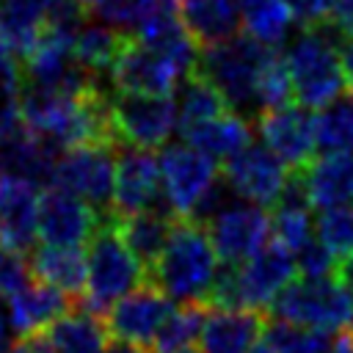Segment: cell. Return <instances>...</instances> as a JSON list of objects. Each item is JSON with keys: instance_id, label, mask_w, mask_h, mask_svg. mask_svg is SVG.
I'll list each match as a JSON object with an SVG mask.
<instances>
[{"instance_id": "1", "label": "cell", "mask_w": 353, "mask_h": 353, "mask_svg": "<svg viewBox=\"0 0 353 353\" xmlns=\"http://www.w3.org/2000/svg\"><path fill=\"white\" fill-rule=\"evenodd\" d=\"M218 270V254L212 248L207 226L176 218L157 265L146 276V284H154L171 301L204 306Z\"/></svg>"}, {"instance_id": "2", "label": "cell", "mask_w": 353, "mask_h": 353, "mask_svg": "<svg viewBox=\"0 0 353 353\" xmlns=\"http://www.w3.org/2000/svg\"><path fill=\"white\" fill-rule=\"evenodd\" d=\"M88 279L80 298V309L99 317L108 314L121 298L146 284V268L124 245L119 234V218L102 215L97 234L88 243Z\"/></svg>"}, {"instance_id": "3", "label": "cell", "mask_w": 353, "mask_h": 353, "mask_svg": "<svg viewBox=\"0 0 353 353\" xmlns=\"http://www.w3.org/2000/svg\"><path fill=\"white\" fill-rule=\"evenodd\" d=\"M273 55L276 50L259 44L251 36H234L223 44L204 47L199 55L196 72L218 88V94L223 97L232 113L237 116L248 113L256 121L259 119V105H256L259 77Z\"/></svg>"}, {"instance_id": "4", "label": "cell", "mask_w": 353, "mask_h": 353, "mask_svg": "<svg viewBox=\"0 0 353 353\" xmlns=\"http://www.w3.org/2000/svg\"><path fill=\"white\" fill-rule=\"evenodd\" d=\"M284 63L290 72L292 94L301 108L323 110L336 97H342V52L320 30H303L290 44Z\"/></svg>"}, {"instance_id": "5", "label": "cell", "mask_w": 353, "mask_h": 353, "mask_svg": "<svg viewBox=\"0 0 353 353\" xmlns=\"http://www.w3.org/2000/svg\"><path fill=\"white\" fill-rule=\"evenodd\" d=\"M273 317L312 331H339L353 325V290L334 279L292 281L270 306Z\"/></svg>"}, {"instance_id": "6", "label": "cell", "mask_w": 353, "mask_h": 353, "mask_svg": "<svg viewBox=\"0 0 353 353\" xmlns=\"http://www.w3.org/2000/svg\"><path fill=\"white\" fill-rule=\"evenodd\" d=\"M116 157H119V146L69 149L61 154L50 188H63L77 199H83L85 204H91L99 215H110L113 188H116Z\"/></svg>"}, {"instance_id": "7", "label": "cell", "mask_w": 353, "mask_h": 353, "mask_svg": "<svg viewBox=\"0 0 353 353\" xmlns=\"http://www.w3.org/2000/svg\"><path fill=\"white\" fill-rule=\"evenodd\" d=\"M110 119L119 143L132 149H165L171 132L179 127V110L171 97L116 94L110 97Z\"/></svg>"}, {"instance_id": "8", "label": "cell", "mask_w": 353, "mask_h": 353, "mask_svg": "<svg viewBox=\"0 0 353 353\" xmlns=\"http://www.w3.org/2000/svg\"><path fill=\"white\" fill-rule=\"evenodd\" d=\"M295 254L281 243H268L248 262L232 268V301L234 309L262 312L273 306V301L295 281Z\"/></svg>"}, {"instance_id": "9", "label": "cell", "mask_w": 353, "mask_h": 353, "mask_svg": "<svg viewBox=\"0 0 353 353\" xmlns=\"http://www.w3.org/2000/svg\"><path fill=\"white\" fill-rule=\"evenodd\" d=\"M163 190L176 218H190L218 185V165L188 143H168L160 152Z\"/></svg>"}, {"instance_id": "10", "label": "cell", "mask_w": 353, "mask_h": 353, "mask_svg": "<svg viewBox=\"0 0 353 353\" xmlns=\"http://www.w3.org/2000/svg\"><path fill=\"white\" fill-rule=\"evenodd\" d=\"M113 212H116V218H132V215H143V212L174 215L168 201H165L160 157L154 152L132 149V146L119 149Z\"/></svg>"}, {"instance_id": "11", "label": "cell", "mask_w": 353, "mask_h": 353, "mask_svg": "<svg viewBox=\"0 0 353 353\" xmlns=\"http://www.w3.org/2000/svg\"><path fill=\"white\" fill-rule=\"evenodd\" d=\"M212 248L223 265H243L254 254H259L268 245V237L273 232V218L248 201L226 204L210 223H207Z\"/></svg>"}, {"instance_id": "12", "label": "cell", "mask_w": 353, "mask_h": 353, "mask_svg": "<svg viewBox=\"0 0 353 353\" xmlns=\"http://www.w3.org/2000/svg\"><path fill=\"white\" fill-rule=\"evenodd\" d=\"M108 77L116 94H141V97H168L185 80V74L168 58H163L157 50L146 47L135 36H127Z\"/></svg>"}, {"instance_id": "13", "label": "cell", "mask_w": 353, "mask_h": 353, "mask_svg": "<svg viewBox=\"0 0 353 353\" xmlns=\"http://www.w3.org/2000/svg\"><path fill=\"white\" fill-rule=\"evenodd\" d=\"M256 132L262 146H268L290 171H303L317 152V113L287 105L268 110L256 119Z\"/></svg>"}, {"instance_id": "14", "label": "cell", "mask_w": 353, "mask_h": 353, "mask_svg": "<svg viewBox=\"0 0 353 353\" xmlns=\"http://www.w3.org/2000/svg\"><path fill=\"white\" fill-rule=\"evenodd\" d=\"M102 215L63 188H44L39 199V237L44 245L80 248L91 243Z\"/></svg>"}, {"instance_id": "15", "label": "cell", "mask_w": 353, "mask_h": 353, "mask_svg": "<svg viewBox=\"0 0 353 353\" xmlns=\"http://www.w3.org/2000/svg\"><path fill=\"white\" fill-rule=\"evenodd\" d=\"M290 179L287 165L262 143H251L245 152L223 165V182L232 193L256 207H276Z\"/></svg>"}, {"instance_id": "16", "label": "cell", "mask_w": 353, "mask_h": 353, "mask_svg": "<svg viewBox=\"0 0 353 353\" xmlns=\"http://www.w3.org/2000/svg\"><path fill=\"white\" fill-rule=\"evenodd\" d=\"M174 309L176 306L165 292H160L154 284H143L108 312V328L113 339L152 347Z\"/></svg>"}, {"instance_id": "17", "label": "cell", "mask_w": 353, "mask_h": 353, "mask_svg": "<svg viewBox=\"0 0 353 353\" xmlns=\"http://www.w3.org/2000/svg\"><path fill=\"white\" fill-rule=\"evenodd\" d=\"M39 185L0 176V245L25 259L39 237Z\"/></svg>"}, {"instance_id": "18", "label": "cell", "mask_w": 353, "mask_h": 353, "mask_svg": "<svg viewBox=\"0 0 353 353\" xmlns=\"http://www.w3.org/2000/svg\"><path fill=\"white\" fill-rule=\"evenodd\" d=\"M265 314L251 309H207L201 353H251L265 334Z\"/></svg>"}, {"instance_id": "19", "label": "cell", "mask_w": 353, "mask_h": 353, "mask_svg": "<svg viewBox=\"0 0 353 353\" xmlns=\"http://www.w3.org/2000/svg\"><path fill=\"white\" fill-rule=\"evenodd\" d=\"M69 309V295L30 279L25 287L8 295V323L19 339H30L47 331L55 320H61Z\"/></svg>"}, {"instance_id": "20", "label": "cell", "mask_w": 353, "mask_h": 353, "mask_svg": "<svg viewBox=\"0 0 353 353\" xmlns=\"http://www.w3.org/2000/svg\"><path fill=\"white\" fill-rule=\"evenodd\" d=\"M33 353H105L108 336L99 317L85 309H72L61 320H55L47 331L25 339Z\"/></svg>"}, {"instance_id": "21", "label": "cell", "mask_w": 353, "mask_h": 353, "mask_svg": "<svg viewBox=\"0 0 353 353\" xmlns=\"http://www.w3.org/2000/svg\"><path fill=\"white\" fill-rule=\"evenodd\" d=\"M312 207L336 210L353 204V152H331L312 160L303 171Z\"/></svg>"}, {"instance_id": "22", "label": "cell", "mask_w": 353, "mask_h": 353, "mask_svg": "<svg viewBox=\"0 0 353 353\" xmlns=\"http://www.w3.org/2000/svg\"><path fill=\"white\" fill-rule=\"evenodd\" d=\"M179 19L201 50L240 36L237 0H179Z\"/></svg>"}, {"instance_id": "23", "label": "cell", "mask_w": 353, "mask_h": 353, "mask_svg": "<svg viewBox=\"0 0 353 353\" xmlns=\"http://www.w3.org/2000/svg\"><path fill=\"white\" fill-rule=\"evenodd\" d=\"M30 279L55 287L63 295L83 298L85 279H88V256L83 248H58V245H39L28 259Z\"/></svg>"}, {"instance_id": "24", "label": "cell", "mask_w": 353, "mask_h": 353, "mask_svg": "<svg viewBox=\"0 0 353 353\" xmlns=\"http://www.w3.org/2000/svg\"><path fill=\"white\" fill-rule=\"evenodd\" d=\"M182 135H185L188 146L199 149L201 154H207L212 160H226V163L254 143L251 124L232 110H226L204 124H196V127L185 130Z\"/></svg>"}, {"instance_id": "25", "label": "cell", "mask_w": 353, "mask_h": 353, "mask_svg": "<svg viewBox=\"0 0 353 353\" xmlns=\"http://www.w3.org/2000/svg\"><path fill=\"white\" fill-rule=\"evenodd\" d=\"M52 0H0V44L25 58L47 30V8Z\"/></svg>"}, {"instance_id": "26", "label": "cell", "mask_w": 353, "mask_h": 353, "mask_svg": "<svg viewBox=\"0 0 353 353\" xmlns=\"http://www.w3.org/2000/svg\"><path fill=\"white\" fill-rule=\"evenodd\" d=\"M174 215H163V212H143V215H132V218H119V234L124 240V245L138 256V262L149 270L157 265L171 229H174Z\"/></svg>"}, {"instance_id": "27", "label": "cell", "mask_w": 353, "mask_h": 353, "mask_svg": "<svg viewBox=\"0 0 353 353\" xmlns=\"http://www.w3.org/2000/svg\"><path fill=\"white\" fill-rule=\"evenodd\" d=\"M240 19L251 39L265 47H279L290 30L292 14L284 0H237Z\"/></svg>"}, {"instance_id": "28", "label": "cell", "mask_w": 353, "mask_h": 353, "mask_svg": "<svg viewBox=\"0 0 353 353\" xmlns=\"http://www.w3.org/2000/svg\"><path fill=\"white\" fill-rule=\"evenodd\" d=\"M176 110H179V130H190L196 124H204L221 113H226V102L218 94V88L201 77L199 72H193L190 77L182 80L179 85V99H176Z\"/></svg>"}, {"instance_id": "29", "label": "cell", "mask_w": 353, "mask_h": 353, "mask_svg": "<svg viewBox=\"0 0 353 353\" xmlns=\"http://www.w3.org/2000/svg\"><path fill=\"white\" fill-rule=\"evenodd\" d=\"M124 41H127V36L108 28L105 22H88V25H83V30L74 39V55L91 74L99 77L102 72H110Z\"/></svg>"}, {"instance_id": "30", "label": "cell", "mask_w": 353, "mask_h": 353, "mask_svg": "<svg viewBox=\"0 0 353 353\" xmlns=\"http://www.w3.org/2000/svg\"><path fill=\"white\" fill-rule=\"evenodd\" d=\"M317 149L353 152V94L336 97L317 113Z\"/></svg>"}, {"instance_id": "31", "label": "cell", "mask_w": 353, "mask_h": 353, "mask_svg": "<svg viewBox=\"0 0 353 353\" xmlns=\"http://www.w3.org/2000/svg\"><path fill=\"white\" fill-rule=\"evenodd\" d=\"M207 320V306L201 303H182L171 312V317L165 320V325L160 328L157 339H154V353H179V350H190V345L201 336Z\"/></svg>"}, {"instance_id": "32", "label": "cell", "mask_w": 353, "mask_h": 353, "mask_svg": "<svg viewBox=\"0 0 353 353\" xmlns=\"http://www.w3.org/2000/svg\"><path fill=\"white\" fill-rule=\"evenodd\" d=\"M265 342L273 353H331L334 339L325 331H312L273 320L265 325Z\"/></svg>"}, {"instance_id": "33", "label": "cell", "mask_w": 353, "mask_h": 353, "mask_svg": "<svg viewBox=\"0 0 353 353\" xmlns=\"http://www.w3.org/2000/svg\"><path fill=\"white\" fill-rule=\"evenodd\" d=\"M273 234L287 251L298 254L317 237V223L312 221L309 207H276L273 215Z\"/></svg>"}, {"instance_id": "34", "label": "cell", "mask_w": 353, "mask_h": 353, "mask_svg": "<svg viewBox=\"0 0 353 353\" xmlns=\"http://www.w3.org/2000/svg\"><path fill=\"white\" fill-rule=\"evenodd\" d=\"M317 240L336 259L353 256V204L320 212V218H317Z\"/></svg>"}, {"instance_id": "35", "label": "cell", "mask_w": 353, "mask_h": 353, "mask_svg": "<svg viewBox=\"0 0 353 353\" xmlns=\"http://www.w3.org/2000/svg\"><path fill=\"white\" fill-rule=\"evenodd\" d=\"M336 262L339 259L317 237L295 254V265H298L301 276L303 279H312V281H317V279H334L336 276Z\"/></svg>"}, {"instance_id": "36", "label": "cell", "mask_w": 353, "mask_h": 353, "mask_svg": "<svg viewBox=\"0 0 353 353\" xmlns=\"http://www.w3.org/2000/svg\"><path fill=\"white\" fill-rule=\"evenodd\" d=\"M28 281H30L28 262L0 245V295L8 298L11 292H17L19 287H25Z\"/></svg>"}, {"instance_id": "37", "label": "cell", "mask_w": 353, "mask_h": 353, "mask_svg": "<svg viewBox=\"0 0 353 353\" xmlns=\"http://www.w3.org/2000/svg\"><path fill=\"white\" fill-rule=\"evenodd\" d=\"M292 19L303 30H314L323 22H328V0H284Z\"/></svg>"}, {"instance_id": "38", "label": "cell", "mask_w": 353, "mask_h": 353, "mask_svg": "<svg viewBox=\"0 0 353 353\" xmlns=\"http://www.w3.org/2000/svg\"><path fill=\"white\" fill-rule=\"evenodd\" d=\"M328 22L353 39V0H328Z\"/></svg>"}, {"instance_id": "39", "label": "cell", "mask_w": 353, "mask_h": 353, "mask_svg": "<svg viewBox=\"0 0 353 353\" xmlns=\"http://www.w3.org/2000/svg\"><path fill=\"white\" fill-rule=\"evenodd\" d=\"M342 74H345L347 94H353V41H347L342 47Z\"/></svg>"}, {"instance_id": "40", "label": "cell", "mask_w": 353, "mask_h": 353, "mask_svg": "<svg viewBox=\"0 0 353 353\" xmlns=\"http://www.w3.org/2000/svg\"><path fill=\"white\" fill-rule=\"evenodd\" d=\"M105 353H146V350L141 345H132V342H124V339H113V342H108Z\"/></svg>"}, {"instance_id": "41", "label": "cell", "mask_w": 353, "mask_h": 353, "mask_svg": "<svg viewBox=\"0 0 353 353\" xmlns=\"http://www.w3.org/2000/svg\"><path fill=\"white\" fill-rule=\"evenodd\" d=\"M8 339H11V323H8V312H3L0 303V353L8 350Z\"/></svg>"}, {"instance_id": "42", "label": "cell", "mask_w": 353, "mask_h": 353, "mask_svg": "<svg viewBox=\"0 0 353 353\" xmlns=\"http://www.w3.org/2000/svg\"><path fill=\"white\" fill-rule=\"evenodd\" d=\"M331 353H353V334H342V336H336Z\"/></svg>"}, {"instance_id": "43", "label": "cell", "mask_w": 353, "mask_h": 353, "mask_svg": "<svg viewBox=\"0 0 353 353\" xmlns=\"http://www.w3.org/2000/svg\"><path fill=\"white\" fill-rule=\"evenodd\" d=\"M6 353H33V350H30V345H28L25 339H19V342H17V345H11Z\"/></svg>"}, {"instance_id": "44", "label": "cell", "mask_w": 353, "mask_h": 353, "mask_svg": "<svg viewBox=\"0 0 353 353\" xmlns=\"http://www.w3.org/2000/svg\"><path fill=\"white\" fill-rule=\"evenodd\" d=\"M251 353H273V350H270V345H268V342L262 339V342H259V345H256V347H254Z\"/></svg>"}, {"instance_id": "45", "label": "cell", "mask_w": 353, "mask_h": 353, "mask_svg": "<svg viewBox=\"0 0 353 353\" xmlns=\"http://www.w3.org/2000/svg\"><path fill=\"white\" fill-rule=\"evenodd\" d=\"M80 3H83V6H85V8H88V6H94V8H97V6H99V3H102V0H80Z\"/></svg>"}, {"instance_id": "46", "label": "cell", "mask_w": 353, "mask_h": 353, "mask_svg": "<svg viewBox=\"0 0 353 353\" xmlns=\"http://www.w3.org/2000/svg\"><path fill=\"white\" fill-rule=\"evenodd\" d=\"M179 353H196V350H179Z\"/></svg>"}]
</instances>
